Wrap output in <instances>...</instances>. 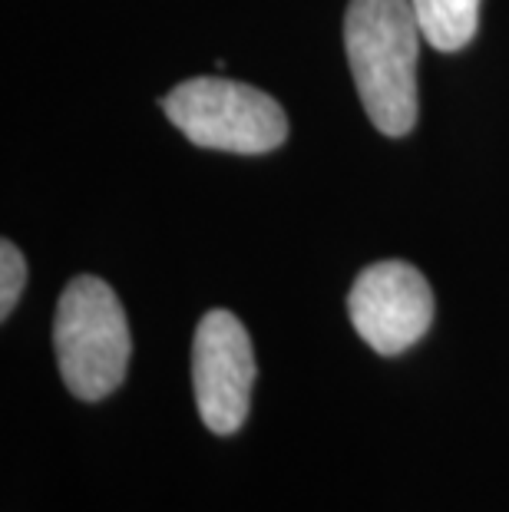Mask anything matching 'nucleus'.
Returning <instances> with one entry per match:
<instances>
[{"label":"nucleus","instance_id":"f257e3e1","mask_svg":"<svg viewBox=\"0 0 509 512\" xmlns=\"http://www.w3.org/2000/svg\"><path fill=\"white\" fill-rule=\"evenodd\" d=\"M424 30L414 0H351L344 50L371 123L384 136L417 126V53Z\"/></svg>","mask_w":509,"mask_h":512},{"label":"nucleus","instance_id":"f03ea898","mask_svg":"<svg viewBox=\"0 0 509 512\" xmlns=\"http://www.w3.org/2000/svg\"><path fill=\"white\" fill-rule=\"evenodd\" d=\"M53 351L73 397L103 400L129 367V324L116 291L103 278L80 275L63 288L53 318Z\"/></svg>","mask_w":509,"mask_h":512},{"label":"nucleus","instance_id":"7ed1b4c3","mask_svg":"<svg viewBox=\"0 0 509 512\" xmlns=\"http://www.w3.org/2000/svg\"><path fill=\"white\" fill-rule=\"evenodd\" d=\"M162 110L189 143L222 152H272L285 143V110L255 86L225 80V76H192L179 83Z\"/></svg>","mask_w":509,"mask_h":512},{"label":"nucleus","instance_id":"20e7f679","mask_svg":"<svg viewBox=\"0 0 509 512\" xmlns=\"http://www.w3.org/2000/svg\"><path fill=\"white\" fill-rule=\"evenodd\" d=\"M255 387V351L245 324L215 308L199 321L192 341V390L202 423L229 437L248 417Z\"/></svg>","mask_w":509,"mask_h":512},{"label":"nucleus","instance_id":"39448f33","mask_svg":"<svg viewBox=\"0 0 509 512\" xmlns=\"http://www.w3.org/2000/svg\"><path fill=\"white\" fill-rule=\"evenodd\" d=\"M354 331L377 354L394 357L414 347L433 324V291L407 261H374L348 294Z\"/></svg>","mask_w":509,"mask_h":512},{"label":"nucleus","instance_id":"423d86ee","mask_svg":"<svg viewBox=\"0 0 509 512\" xmlns=\"http://www.w3.org/2000/svg\"><path fill=\"white\" fill-rule=\"evenodd\" d=\"M420 30L433 50H463L480 27V0H414Z\"/></svg>","mask_w":509,"mask_h":512},{"label":"nucleus","instance_id":"0eeeda50","mask_svg":"<svg viewBox=\"0 0 509 512\" xmlns=\"http://www.w3.org/2000/svg\"><path fill=\"white\" fill-rule=\"evenodd\" d=\"M27 285V261L14 242H0V318H10Z\"/></svg>","mask_w":509,"mask_h":512}]
</instances>
